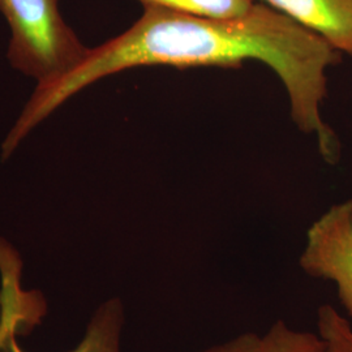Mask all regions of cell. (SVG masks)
Returning <instances> with one entry per match:
<instances>
[{
	"label": "cell",
	"instance_id": "obj_6",
	"mask_svg": "<svg viewBox=\"0 0 352 352\" xmlns=\"http://www.w3.org/2000/svg\"><path fill=\"white\" fill-rule=\"evenodd\" d=\"M0 346L13 327H32L41 316L39 302L21 287V267L3 265L0 267Z\"/></svg>",
	"mask_w": 352,
	"mask_h": 352
},
{
	"label": "cell",
	"instance_id": "obj_2",
	"mask_svg": "<svg viewBox=\"0 0 352 352\" xmlns=\"http://www.w3.org/2000/svg\"><path fill=\"white\" fill-rule=\"evenodd\" d=\"M0 13L11 30L8 62L37 84L63 75L88 51L64 21L59 0H0Z\"/></svg>",
	"mask_w": 352,
	"mask_h": 352
},
{
	"label": "cell",
	"instance_id": "obj_10",
	"mask_svg": "<svg viewBox=\"0 0 352 352\" xmlns=\"http://www.w3.org/2000/svg\"><path fill=\"white\" fill-rule=\"evenodd\" d=\"M200 352H263L261 336L253 331H245Z\"/></svg>",
	"mask_w": 352,
	"mask_h": 352
},
{
	"label": "cell",
	"instance_id": "obj_1",
	"mask_svg": "<svg viewBox=\"0 0 352 352\" xmlns=\"http://www.w3.org/2000/svg\"><path fill=\"white\" fill-rule=\"evenodd\" d=\"M342 56L322 38L263 1L234 19H205L144 7L139 20L126 32L89 47L63 75L37 84L11 135L25 140L77 93L126 69L153 65L239 68L257 60L282 81L294 123L315 138L327 164H337L340 140L324 120L321 106L327 97V71L340 64Z\"/></svg>",
	"mask_w": 352,
	"mask_h": 352
},
{
	"label": "cell",
	"instance_id": "obj_4",
	"mask_svg": "<svg viewBox=\"0 0 352 352\" xmlns=\"http://www.w3.org/2000/svg\"><path fill=\"white\" fill-rule=\"evenodd\" d=\"M352 59V0H261Z\"/></svg>",
	"mask_w": 352,
	"mask_h": 352
},
{
	"label": "cell",
	"instance_id": "obj_7",
	"mask_svg": "<svg viewBox=\"0 0 352 352\" xmlns=\"http://www.w3.org/2000/svg\"><path fill=\"white\" fill-rule=\"evenodd\" d=\"M142 7H158L205 19H234L250 12L256 0H136Z\"/></svg>",
	"mask_w": 352,
	"mask_h": 352
},
{
	"label": "cell",
	"instance_id": "obj_5",
	"mask_svg": "<svg viewBox=\"0 0 352 352\" xmlns=\"http://www.w3.org/2000/svg\"><path fill=\"white\" fill-rule=\"evenodd\" d=\"M126 324V309L120 298H110L102 302L89 320L85 334L80 343L69 352H122V334ZM16 327L4 338L0 352H26L17 342Z\"/></svg>",
	"mask_w": 352,
	"mask_h": 352
},
{
	"label": "cell",
	"instance_id": "obj_9",
	"mask_svg": "<svg viewBox=\"0 0 352 352\" xmlns=\"http://www.w3.org/2000/svg\"><path fill=\"white\" fill-rule=\"evenodd\" d=\"M317 334L327 352H352V324L330 304L317 309Z\"/></svg>",
	"mask_w": 352,
	"mask_h": 352
},
{
	"label": "cell",
	"instance_id": "obj_8",
	"mask_svg": "<svg viewBox=\"0 0 352 352\" xmlns=\"http://www.w3.org/2000/svg\"><path fill=\"white\" fill-rule=\"evenodd\" d=\"M263 352H327L321 337L311 331L296 330L278 320L261 336Z\"/></svg>",
	"mask_w": 352,
	"mask_h": 352
},
{
	"label": "cell",
	"instance_id": "obj_3",
	"mask_svg": "<svg viewBox=\"0 0 352 352\" xmlns=\"http://www.w3.org/2000/svg\"><path fill=\"white\" fill-rule=\"evenodd\" d=\"M299 265L307 276L336 286L352 324V199L331 205L309 226Z\"/></svg>",
	"mask_w": 352,
	"mask_h": 352
}]
</instances>
